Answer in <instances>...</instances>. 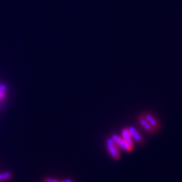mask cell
<instances>
[{
    "instance_id": "cell-9",
    "label": "cell",
    "mask_w": 182,
    "mask_h": 182,
    "mask_svg": "<svg viewBox=\"0 0 182 182\" xmlns=\"http://www.w3.org/2000/svg\"><path fill=\"white\" fill-rule=\"evenodd\" d=\"M60 182H75L72 179H64V180H60Z\"/></svg>"
},
{
    "instance_id": "cell-8",
    "label": "cell",
    "mask_w": 182,
    "mask_h": 182,
    "mask_svg": "<svg viewBox=\"0 0 182 182\" xmlns=\"http://www.w3.org/2000/svg\"><path fill=\"white\" fill-rule=\"evenodd\" d=\"M44 182H60V180L56 178H46L44 179Z\"/></svg>"
},
{
    "instance_id": "cell-4",
    "label": "cell",
    "mask_w": 182,
    "mask_h": 182,
    "mask_svg": "<svg viewBox=\"0 0 182 182\" xmlns=\"http://www.w3.org/2000/svg\"><path fill=\"white\" fill-rule=\"evenodd\" d=\"M143 116L144 118L149 122V124H150L153 128L155 129L156 131H157L158 129H159L160 126H159V121L156 119L155 116H153L150 113H145L144 115H143Z\"/></svg>"
},
{
    "instance_id": "cell-7",
    "label": "cell",
    "mask_w": 182,
    "mask_h": 182,
    "mask_svg": "<svg viewBox=\"0 0 182 182\" xmlns=\"http://www.w3.org/2000/svg\"><path fill=\"white\" fill-rule=\"evenodd\" d=\"M11 177V174L8 173H4V174H0V181H4L7 180L8 179Z\"/></svg>"
},
{
    "instance_id": "cell-1",
    "label": "cell",
    "mask_w": 182,
    "mask_h": 182,
    "mask_svg": "<svg viewBox=\"0 0 182 182\" xmlns=\"http://www.w3.org/2000/svg\"><path fill=\"white\" fill-rule=\"evenodd\" d=\"M106 146H107V150L109 152L110 155L114 159H120L121 155H120V153L118 151L117 146H116V144L114 143L113 140H112L111 138L107 140V142H106Z\"/></svg>"
},
{
    "instance_id": "cell-2",
    "label": "cell",
    "mask_w": 182,
    "mask_h": 182,
    "mask_svg": "<svg viewBox=\"0 0 182 182\" xmlns=\"http://www.w3.org/2000/svg\"><path fill=\"white\" fill-rule=\"evenodd\" d=\"M111 139L113 140V142L115 143L116 144V146L120 147L121 148H122L123 150H125L126 152H130L133 150V148L132 147H130L128 144L126 143L125 141L122 139V137L118 135H113Z\"/></svg>"
},
{
    "instance_id": "cell-6",
    "label": "cell",
    "mask_w": 182,
    "mask_h": 182,
    "mask_svg": "<svg viewBox=\"0 0 182 182\" xmlns=\"http://www.w3.org/2000/svg\"><path fill=\"white\" fill-rule=\"evenodd\" d=\"M129 132L131 133V135H132V137H133V139L135 140V142H136L137 143H143V136H141L139 133L136 131V129L134 128V127H129Z\"/></svg>"
},
{
    "instance_id": "cell-3",
    "label": "cell",
    "mask_w": 182,
    "mask_h": 182,
    "mask_svg": "<svg viewBox=\"0 0 182 182\" xmlns=\"http://www.w3.org/2000/svg\"><path fill=\"white\" fill-rule=\"evenodd\" d=\"M138 121H139L140 125L143 127L144 130H146V131L148 132L149 133H153L154 132H156L155 129L153 128V127L149 124V122H148V121L144 118V116H143V115L138 117Z\"/></svg>"
},
{
    "instance_id": "cell-5",
    "label": "cell",
    "mask_w": 182,
    "mask_h": 182,
    "mask_svg": "<svg viewBox=\"0 0 182 182\" xmlns=\"http://www.w3.org/2000/svg\"><path fill=\"white\" fill-rule=\"evenodd\" d=\"M121 137H122V139L125 141L126 143L128 144L130 147H132L133 148L134 147V144H133V137H132V135H131V133L129 132V129L128 128H125L122 130V132H121Z\"/></svg>"
}]
</instances>
